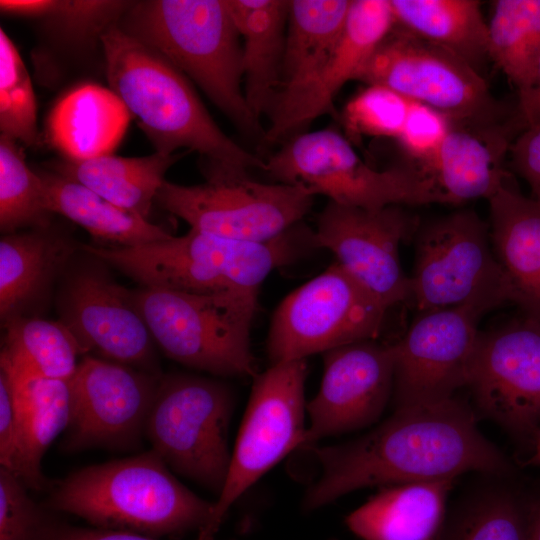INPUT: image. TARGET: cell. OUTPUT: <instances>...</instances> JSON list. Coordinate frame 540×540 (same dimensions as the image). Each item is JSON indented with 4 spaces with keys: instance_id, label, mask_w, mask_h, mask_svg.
<instances>
[{
    "instance_id": "cell-8",
    "label": "cell",
    "mask_w": 540,
    "mask_h": 540,
    "mask_svg": "<svg viewBox=\"0 0 540 540\" xmlns=\"http://www.w3.org/2000/svg\"><path fill=\"white\" fill-rule=\"evenodd\" d=\"M264 171L276 182L301 187L313 196L351 207L378 210L392 205L442 203L432 183L405 163L377 170L334 129L300 133L265 160Z\"/></svg>"
},
{
    "instance_id": "cell-41",
    "label": "cell",
    "mask_w": 540,
    "mask_h": 540,
    "mask_svg": "<svg viewBox=\"0 0 540 540\" xmlns=\"http://www.w3.org/2000/svg\"><path fill=\"white\" fill-rule=\"evenodd\" d=\"M509 155L513 170L529 185L530 197L540 203V122L518 134Z\"/></svg>"
},
{
    "instance_id": "cell-10",
    "label": "cell",
    "mask_w": 540,
    "mask_h": 540,
    "mask_svg": "<svg viewBox=\"0 0 540 540\" xmlns=\"http://www.w3.org/2000/svg\"><path fill=\"white\" fill-rule=\"evenodd\" d=\"M206 181L180 185L164 181L155 201L206 234L249 243L275 240L297 226L312 207L307 190L256 181L248 172L208 171Z\"/></svg>"
},
{
    "instance_id": "cell-32",
    "label": "cell",
    "mask_w": 540,
    "mask_h": 540,
    "mask_svg": "<svg viewBox=\"0 0 540 540\" xmlns=\"http://www.w3.org/2000/svg\"><path fill=\"white\" fill-rule=\"evenodd\" d=\"M40 175L50 213L66 217L97 239L116 247H131L171 236L163 227L111 203L76 181L55 172Z\"/></svg>"
},
{
    "instance_id": "cell-22",
    "label": "cell",
    "mask_w": 540,
    "mask_h": 540,
    "mask_svg": "<svg viewBox=\"0 0 540 540\" xmlns=\"http://www.w3.org/2000/svg\"><path fill=\"white\" fill-rule=\"evenodd\" d=\"M490 235L510 303L540 321V203L509 182L489 199Z\"/></svg>"
},
{
    "instance_id": "cell-33",
    "label": "cell",
    "mask_w": 540,
    "mask_h": 540,
    "mask_svg": "<svg viewBox=\"0 0 540 540\" xmlns=\"http://www.w3.org/2000/svg\"><path fill=\"white\" fill-rule=\"evenodd\" d=\"M488 54L517 90L533 86L540 60V0H497L488 23Z\"/></svg>"
},
{
    "instance_id": "cell-12",
    "label": "cell",
    "mask_w": 540,
    "mask_h": 540,
    "mask_svg": "<svg viewBox=\"0 0 540 540\" xmlns=\"http://www.w3.org/2000/svg\"><path fill=\"white\" fill-rule=\"evenodd\" d=\"M305 359L271 364L254 377L225 485L197 540H214L234 502L269 469L301 448L307 426Z\"/></svg>"
},
{
    "instance_id": "cell-5",
    "label": "cell",
    "mask_w": 540,
    "mask_h": 540,
    "mask_svg": "<svg viewBox=\"0 0 540 540\" xmlns=\"http://www.w3.org/2000/svg\"><path fill=\"white\" fill-rule=\"evenodd\" d=\"M294 228L265 243L235 241L190 229L182 236L171 235L142 245L81 244V249L142 287L191 293L259 291L274 269L314 247L311 231L301 232Z\"/></svg>"
},
{
    "instance_id": "cell-9",
    "label": "cell",
    "mask_w": 540,
    "mask_h": 540,
    "mask_svg": "<svg viewBox=\"0 0 540 540\" xmlns=\"http://www.w3.org/2000/svg\"><path fill=\"white\" fill-rule=\"evenodd\" d=\"M408 302L424 312L468 307L481 316L510 303L490 226L461 209L419 226Z\"/></svg>"
},
{
    "instance_id": "cell-18",
    "label": "cell",
    "mask_w": 540,
    "mask_h": 540,
    "mask_svg": "<svg viewBox=\"0 0 540 540\" xmlns=\"http://www.w3.org/2000/svg\"><path fill=\"white\" fill-rule=\"evenodd\" d=\"M481 317L468 307L418 312L393 343L395 409L443 402L467 387Z\"/></svg>"
},
{
    "instance_id": "cell-3",
    "label": "cell",
    "mask_w": 540,
    "mask_h": 540,
    "mask_svg": "<svg viewBox=\"0 0 540 540\" xmlns=\"http://www.w3.org/2000/svg\"><path fill=\"white\" fill-rule=\"evenodd\" d=\"M45 505L94 528L154 538L203 530L214 502L180 482L153 451L89 465L52 483Z\"/></svg>"
},
{
    "instance_id": "cell-26",
    "label": "cell",
    "mask_w": 540,
    "mask_h": 540,
    "mask_svg": "<svg viewBox=\"0 0 540 540\" xmlns=\"http://www.w3.org/2000/svg\"><path fill=\"white\" fill-rule=\"evenodd\" d=\"M242 42L247 105L259 121L280 88L289 14L287 0H226Z\"/></svg>"
},
{
    "instance_id": "cell-42",
    "label": "cell",
    "mask_w": 540,
    "mask_h": 540,
    "mask_svg": "<svg viewBox=\"0 0 540 540\" xmlns=\"http://www.w3.org/2000/svg\"><path fill=\"white\" fill-rule=\"evenodd\" d=\"M18 410L15 388L0 369V467L12 471L16 454Z\"/></svg>"
},
{
    "instance_id": "cell-2",
    "label": "cell",
    "mask_w": 540,
    "mask_h": 540,
    "mask_svg": "<svg viewBox=\"0 0 540 540\" xmlns=\"http://www.w3.org/2000/svg\"><path fill=\"white\" fill-rule=\"evenodd\" d=\"M110 89L122 100L156 152L185 148L205 168L264 170L265 160L228 137L213 120L189 79L163 55L118 25L100 37Z\"/></svg>"
},
{
    "instance_id": "cell-24",
    "label": "cell",
    "mask_w": 540,
    "mask_h": 540,
    "mask_svg": "<svg viewBox=\"0 0 540 540\" xmlns=\"http://www.w3.org/2000/svg\"><path fill=\"white\" fill-rule=\"evenodd\" d=\"M455 479L389 485L346 517L363 540H438Z\"/></svg>"
},
{
    "instance_id": "cell-6",
    "label": "cell",
    "mask_w": 540,
    "mask_h": 540,
    "mask_svg": "<svg viewBox=\"0 0 540 540\" xmlns=\"http://www.w3.org/2000/svg\"><path fill=\"white\" fill-rule=\"evenodd\" d=\"M155 344L171 360L218 377H256L251 328L258 291L132 290Z\"/></svg>"
},
{
    "instance_id": "cell-31",
    "label": "cell",
    "mask_w": 540,
    "mask_h": 540,
    "mask_svg": "<svg viewBox=\"0 0 540 540\" xmlns=\"http://www.w3.org/2000/svg\"><path fill=\"white\" fill-rule=\"evenodd\" d=\"M395 26L456 54L478 71L489 59L488 23L476 0H390Z\"/></svg>"
},
{
    "instance_id": "cell-23",
    "label": "cell",
    "mask_w": 540,
    "mask_h": 540,
    "mask_svg": "<svg viewBox=\"0 0 540 540\" xmlns=\"http://www.w3.org/2000/svg\"><path fill=\"white\" fill-rule=\"evenodd\" d=\"M80 246L49 227L6 234L0 240L1 323L30 317L50 293Z\"/></svg>"
},
{
    "instance_id": "cell-25",
    "label": "cell",
    "mask_w": 540,
    "mask_h": 540,
    "mask_svg": "<svg viewBox=\"0 0 540 540\" xmlns=\"http://www.w3.org/2000/svg\"><path fill=\"white\" fill-rule=\"evenodd\" d=\"M130 119V112L110 88L81 85L52 109L47 139L64 159L83 161L110 155L125 135Z\"/></svg>"
},
{
    "instance_id": "cell-20",
    "label": "cell",
    "mask_w": 540,
    "mask_h": 540,
    "mask_svg": "<svg viewBox=\"0 0 540 540\" xmlns=\"http://www.w3.org/2000/svg\"><path fill=\"white\" fill-rule=\"evenodd\" d=\"M394 26L390 0H352L343 31L315 80L297 98L269 111L265 141L289 140L316 118L332 113L339 90L347 82L359 80Z\"/></svg>"
},
{
    "instance_id": "cell-43",
    "label": "cell",
    "mask_w": 540,
    "mask_h": 540,
    "mask_svg": "<svg viewBox=\"0 0 540 540\" xmlns=\"http://www.w3.org/2000/svg\"><path fill=\"white\" fill-rule=\"evenodd\" d=\"M57 540H158L157 538L125 532L99 528H83L67 525Z\"/></svg>"
},
{
    "instance_id": "cell-27",
    "label": "cell",
    "mask_w": 540,
    "mask_h": 540,
    "mask_svg": "<svg viewBox=\"0 0 540 540\" xmlns=\"http://www.w3.org/2000/svg\"><path fill=\"white\" fill-rule=\"evenodd\" d=\"M351 2L289 1L280 88L271 108L294 100L315 80L343 31Z\"/></svg>"
},
{
    "instance_id": "cell-35",
    "label": "cell",
    "mask_w": 540,
    "mask_h": 540,
    "mask_svg": "<svg viewBox=\"0 0 540 540\" xmlns=\"http://www.w3.org/2000/svg\"><path fill=\"white\" fill-rule=\"evenodd\" d=\"M47 208L40 173L33 171L25 161L18 142L0 136V229L6 234L18 229L49 227Z\"/></svg>"
},
{
    "instance_id": "cell-4",
    "label": "cell",
    "mask_w": 540,
    "mask_h": 540,
    "mask_svg": "<svg viewBox=\"0 0 540 540\" xmlns=\"http://www.w3.org/2000/svg\"><path fill=\"white\" fill-rule=\"evenodd\" d=\"M118 25L153 48L239 129L259 131L244 94L242 42L226 0H149L133 3Z\"/></svg>"
},
{
    "instance_id": "cell-39",
    "label": "cell",
    "mask_w": 540,
    "mask_h": 540,
    "mask_svg": "<svg viewBox=\"0 0 540 540\" xmlns=\"http://www.w3.org/2000/svg\"><path fill=\"white\" fill-rule=\"evenodd\" d=\"M134 2L95 0H48L42 18L51 20L74 37L101 35L123 17Z\"/></svg>"
},
{
    "instance_id": "cell-28",
    "label": "cell",
    "mask_w": 540,
    "mask_h": 540,
    "mask_svg": "<svg viewBox=\"0 0 540 540\" xmlns=\"http://www.w3.org/2000/svg\"><path fill=\"white\" fill-rule=\"evenodd\" d=\"M12 382L17 401L18 426L11 473L28 489L41 490L49 485L42 473V459L70 422L69 383L44 378Z\"/></svg>"
},
{
    "instance_id": "cell-37",
    "label": "cell",
    "mask_w": 540,
    "mask_h": 540,
    "mask_svg": "<svg viewBox=\"0 0 540 540\" xmlns=\"http://www.w3.org/2000/svg\"><path fill=\"white\" fill-rule=\"evenodd\" d=\"M68 524L39 504L28 488L0 467V540H57Z\"/></svg>"
},
{
    "instance_id": "cell-29",
    "label": "cell",
    "mask_w": 540,
    "mask_h": 540,
    "mask_svg": "<svg viewBox=\"0 0 540 540\" xmlns=\"http://www.w3.org/2000/svg\"><path fill=\"white\" fill-rule=\"evenodd\" d=\"M179 154L155 152L143 157L104 155L53 164L54 172L89 188L111 203L147 218L167 170Z\"/></svg>"
},
{
    "instance_id": "cell-7",
    "label": "cell",
    "mask_w": 540,
    "mask_h": 540,
    "mask_svg": "<svg viewBox=\"0 0 540 540\" xmlns=\"http://www.w3.org/2000/svg\"><path fill=\"white\" fill-rule=\"evenodd\" d=\"M233 388L217 378L162 375L145 425V438L173 471L220 495L229 471L228 434Z\"/></svg>"
},
{
    "instance_id": "cell-19",
    "label": "cell",
    "mask_w": 540,
    "mask_h": 540,
    "mask_svg": "<svg viewBox=\"0 0 540 540\" xmlns=\"http://www.w3.org/2000/svg\"><path fill=\"white\" fill-rule=\"evenodd\" d=\"M319 391L307 404L302 447L363 429L379 420L393 395V344L377 339L350 343L322 353Z\"/></svg>"
},
{
    "instance_id": "cell-11",
    "label": "cell",
    "mask_w": 540,
    "mask_h": 540,
    "mask_svg": "<svg viewBox=\"0 0 540 540\" xmlns=\"http://www.w3.org/2000/svg\"><path fill=\"white\" fill-rule=\"evenodd\" d=\"M388 310L335 261L277 306L266 340L270 365L378 339Z\"/></svg>"
},
{
    "instance_id": "cell-17",
    "label": "cell",
    "mask_w": 540,
    "mask_h": 540,
    "mask_svg": "<svg viewBox=\"0 0 540 540\" xmlns=\"http://www.w3.org/2000/svg\"><path fill=\"white\" fill-rule=\"evenodd\" d=\"M467 387L486 418L530 439L540 427V321L521 315L480 331Z\"/></svg>"
},
{
    "instance_id": "cell-40",
    "label": "cell",
    "mask_w": 540,
    "mask_h": 540,
    "mask_svg": "<svg viewBox=\"0 0 540 540\" xmlns=\"http://www.w3.org/2000/svg\"><path fill=\"white\" fill-rule=\"evenodd\" d=\"M452 120L420 103H413L403 131L396 139L408 164L421 171L434 157Z\"/></svg>"
},
{
    "instance_id": "cell-44",
    "label": "cell",
    "mask_w": 540,
    "mask_h": 540,
    "mask_svg": "<svg viewBox=\"0 0 540 540\" xmlns=\"http://www.w3.org/2000/svg\"><path fill=\"white\" fill-rule=\"evenodd\" d=\"M516 108L525 128L540 122V60L535 82L527 93L518 97Z\"/></svg>"
},
{
    "instance_id": "cell-30",
    "label": "cell",
    "mask_w": 540,
    "mask_h": 540,
    "mask_svg": "<svg viewBox=\"0 0 540 540\" xmlns=\"http://www.w3.org/2000/svg\"><path fill=\"white\" fill-rule=\"evenodd\" d=\"M0 369L12 381L44 378L68 381L85 354L59 320L19 317L2 323Z\"/></svg>"
},
{
    "instance_id": "cell-1",
    "label": "cell",
    "mask_w": 540,
    "mask_h": 540,
    "mask_svg": "<svg viewBox=\"0 0 540 540\" xmlns=\"http://www.w3.org/2000/svg\"><path fill=\"white\" fill-rule=\"evenodd\" d=\"M308 449L320 467L302 499L308 512L362 488L456 479L467 472L510 478L514 470L480 432L472 410L455 397L396 408L356 439Z\"/></svg>"
},
{
    "instance_id": "cell-14",
    "label": "cell",
    "mask_w": 540,
    "mask_h": 540,
    "mask_svg": "<svg viewBox=\"0 0 540 540\" xmlns=\"http://www.w3.org/2000/svg\"><path fill=\"white\" fill-rule=\"evenodd\" d=\"M85 252V251H84ZM59 280L57 312L85 354L161 375L155 342L133 292L118 284L107 264L85 252Z\"/></svg>"
},
{
    "instance_id": "cell-36",
    "label": "cell",
    "mask_w": 540,
    "mask_h": 540,
    "mask_svg": "<svg viewBox=\"0 0 540 540\" xmlns=\"http://www.w3.org/2000/svg\"><path fill=\"white\" fill-rule=\"evenodd\" d=\"M0 129L25 146L38 141L37 105L27 68L14 43L0 29Z\"/></svg>"
},
{
    "instance_id": "cell-13",
    "label": "cell",
    "mask_w": 540,
    "mask_h": 540,
    "mask_svg": "<svg viewBox=\"0 0 540 540\" xmlns=\"http://www.w3.org/2000/svg\"><path fill=\"white\" fill-rule=\"evenodd\" d=\"M360 81L387 87L454 122L510 119L486 81L451 51L394 26L363 70Z\"/></svg>"
},
{
    "instance_id": "cell-16",
    "label": "cell",
    "mask_w": 540,
    "mask_h": 540,
    "mask_svg": "<svg viewBox=\"0 0 540 540\" xmlns=\"http://www.w3.org/2000/svg\"><path fill=\"white\" fill-rule=\"evenodd\" d=\"M419 226L418 217L404 206L368 210L328 201L311 240L314 248L332 252L337 263L390 309L409 300L410 280L399 249L415 238Z\"/></svg>"
},
{
    "instance_id": "cell-46",
    "label": "cell",
    "mask_w": 540,
    "mask_h": 540,
    "mask_svg": "<svg viewBox=\"0 0 540 540\" xmlns=\"http://www.w3.org/2000/svg\"><path fill=\"white\" fill-rule=\"evenodd\" d=\"M530 442L532 447L530 463L535 466H540V427L534 431L530 437Z\"/></svg>"
},
{
    "instance_id": "cell-15",
    "label": "cell",
    "mask_w": 540,
    "mask_h": 540,
    "mask_svg": "<svg viewBox=\"0 0 540 540\" xmlns=\"http://www.w3.org/2000/svg\"><path fill=\"white\" fill-rule=\"evenodd\" d=\"M162 375L85 355L68 380L71 416L62 450L139 445Z\"/></svg>"
},
{
    "instance_id": "cell-21",
    "label": "cell",
    "mask_w": 540,
    "mask_h": 540,
    "mask_svg": "<svg viewBox=\"0 0 540 540\" xmlns=\"http://www.w3.org/2000/svg\"><path fill=\"white\" fill-rule=\"evenodd\" d=\"M525 129L518 112L502 122H454L431 161L420 171L443 204L489 199L508 182L504 162Z\"/></svg>"
},
{
    "instance_id": "cell-45",
    "label": "cell",
    "mask_w": 540,
    "mask_h": 540,
    "mask_svg": "<svg viewBox=\"0 0 540 540\" xmlns=\"http://www.w3.org/2000/svg\"><path fill=\"white\" fill-rule=\"evenodd\" d=\"M527 540H540V491L529 495Z\"/></svg>"
},
{
    "instance_id": "cell-38",
    "label": "cell",
    "mask_w": 540,
    "mask_h": 540,
    "mask_svg": "<svg viewBox=\"0 0 540 540\" xmlns=\"http://www.w3.org/2000/svg\"><path fill=\"white\" fill-rule=\"evenodd\" d=\"M413 101L381 85H367L345 105L342 122L347 138L362 136L397 139L404 129Z\"/></svg>"
},
{
    "instance_id": "cell-34",
    "label": "cell",
    "mask_w": 540,
    "mask_h": 540,
    "mask_svg": "<svg viewBox=\"0 0 540 540\" xmlns=\"http://www.w3.org/2000/svg\"><path fill=\"white\" fill-rule=\"evenodd\" d=\"M529 495L510 484L485 489L446 518L438 540H527Z\"/></svg>"
}]
</instances>
